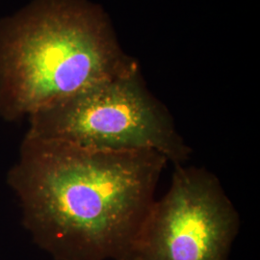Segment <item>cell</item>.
I'll return each instance as SVG.
<instances>
[{
	"label": "cell",
	"instance_id": "6da1fadb",
	"mask_svg": "<svg viewBox=\"0 0 260 260\" xmlns=\"http://www.w3.org/2000/svg\"><path fill=\"white\" fill-rule=\"evenodd\" d=\"M167 158L25 135L8 185L22 224L54 260H131Z\"/></svg>",
	"mask_w": 260,
	"mask_h": 260
},
{
	"label": "cell",
	"instance_id": "7a4b0ae2",
	"mask_svg": "<svg viewBox=\"0 0 260 260\" xmlns=\"http://www.w3.org/2000/svg\"><path fill=\"white\" fill-rule=\"evenodd\" d=\"M136 70L103 10L87 0H31L0 19V118L6 121Z\"/></svg>",
	"mask_w": 260,
	"mask_h": 260
},
{
	"label": "cell",
	"instance_id": "3957f363",
	"mask_svg": "<svg viewBox=\"0 0 260 260\" xmlns=\"http://www.w3.org/2000/svg\"><path fill=\"white\" fill-rule=\"evenodd\" d=\"M27 136L99 150H153L175 165L191 149L162 103L149 93L139 70L55 103L27 118Z\"/></svg>",
	"mask_w": 260,
	"mask_h": 260
},
{
	"label": "cell",
	"instance_id": "277c9868",
	"mask_svg": "<svg viewBox=\"0 0 260 260\" xmlns=\"http://www.w3.org/2000/svg\"><path fill=\"white\" fill-rule=\"evenodd\" d=\"M240 218L219 179L205 168L175 165L155 200L131 260H226Z\"/></svg>",
	"mask_w": 260,
	"mask_h": 260
}]
</instances>
